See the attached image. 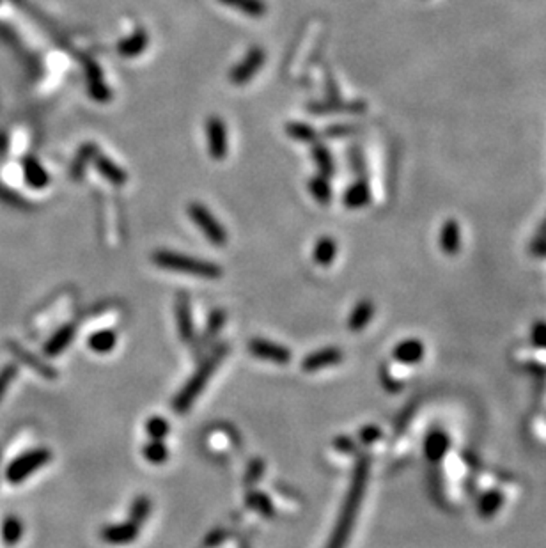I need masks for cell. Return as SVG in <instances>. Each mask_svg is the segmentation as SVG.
<instances>
[{
	"mask_svg": "<svg viewBox=\"0 0 546 548\" xmlns=\"http://www.w3.org/2000/svg\"><path fill=\"white\" fill-rule=\"evenodd\" d=\"M367 477H369V458L362 456L358 458L357 467L353 472V480H351V486L348 490L346 498H344L343 510L337 518V524L334 527L330 541H328L327 548H344L346 547L348 540L351 536L353 531V521L357 518L358 510H360L362 498H364V491L367 486Z\"/></svg>",
	"mask_w": 546,
	"mask_h": 548,
	"instance_id": "cell-1",
	"label": "cell"
},
{
	"mask_svg": "<svg viewBox=\"0 0 546 548\" xmlns=\"http://www.w3.org/2000/svg\"><path fill=\"white\" fill-rule=\"evenodd\" d=\"M153 261L154 265H158L163 270L202 277V279H219L222 275V270H220L216 263L197 259V257L192 256H183V254L170 252V250H156L153 254Z\"/></svg>",
	"mask_w": 546,
	"mask_h": 548,
	"instance_id": "cell-2",
	"label": "cell"
},
{
	"mask_svg": "<svg viewBox=\"0 0 546 548\" xmlns=\"http://www.w3.org/2000/svg\"><path fill=\"white\" fill-rule=\"evenodd\" d=\"M226 353H227V346H220V348L209 356L208 361L204 362V364L193 373V376L190 378L189 384L181 389L179 394L176 396V399H174L172 403L174 410H176L177 414H186V412L190 410V407L195 403V399L199 398L200 392L206 389L209 378H212L213 373L216 371V368H219V364L222 362L223 356H226Z\"/></svg>",
	"mask_w": 546,
	"mask_h": 548,
	"instance_id": "cell-3",
	"label": "cell"
},
{
	"mask_svg": "<svg viewBox=\"0 0 546 548\" xmlns=\"http://www.w3.org/2000/svg\"><path fill=\"white\" fill-rule=\"evenodd\" d=\"M50 460H52L50 449L39 447V449H34V451H29L11 461V465H9L8 470H6V477H8L9 483L13 484L24 483L29 475H32L34 472H38L39 468L45 467Z\"/></svg>",
	"mask_w": 546,
	"mask_h": 548,
	"instance_id": "cell-4",
	"label": "cell"
},
{
	"mask_svg": "<svg viewBox=\"0 0 546 548\" xmlns=\"http://www.w3.org/2000/svg\"><path fill=\"white\" fill-rule=\"evenodd\" d=\"M190 217H192L195 226L202 231L204 236L208 238L213 245H226V231L220 226L219 220H216L202 204H192V206H190Z\"/></svg>",
	"mask_w": 546,
	"mask_h": 548,
	"instance_id": "cell-5",
	"label": "cell"
},
{
	"mask_svg": "<svg viewBox=\"0 0 546 548\" xmlns=\"http://www.w3.org/2000/svg\"><path fill=\"white\" fill-rule=\"evenodd\" d=\"M249 352L261 361L273 362V364H288L291 361V352L286 346L277 345V342L266 341V339L254 338L249 342Z\"/></svg>",
	"mask_w": 546,
	"mask_h": 548,
	"instance_id": "cell-6",
	"label": "cell"
},
{
	"mask_svg": "<svg viewBox=\"0 0 546 548\" xmlns=\"http://www.w3.org/2000/svg\"><path fill=\"white\" fill-rule=\"evenodd\" d=\"M343 359H344L343 352H341L339 348H335V346H330V348L318 349V352H314V353H311V355L305 356L304 362H302V369H304L305 373L321 371V369L337 366L339 362L343 361Z\"/></svg>",
	"mask_w": 546,
	"mask_h": 548,
	"instance_id": "cell-7",
	"label": "cell"
},
{
	"mask_svg": "<svg viewBox=\"0 0 546 548\" xmlns=\"http://www.w3.org/2000/svg\"><path fill=\"white\" fill-rule=\"evenodd\" d=\"M137 536H139V526L131 520L117 524V526H107L101 531L103 541L110 545H128L137 540Z\"/></svg>",
	"mask_w": 546,
	"mask_h": 548,
	"instance_id": "cell-8",
	"label": "cell"
},
{
	"mask_svg": "<svg viewBox=\"0 0 546 548\" xmlns=\"http://www.w3.org/2000/svg\"><path fill=\"white\" fill-rule=\"evenodd\" d=\"M176 319H177V330H179L181 341L192 342L193 341L192 312H190V300L185 293H179L176 298Z\"/></svg>",
	"mask_w": 546,
	"mask_h": 548,
	"instance_id": "cell-9",
	"label": "cell"
},
{
	"mask_svg": "<svg viewBox=\"0 0 546 548\" xmlns=\"http://www.w3.org/2000/svg\"><path fill=\"white\" fill-rule=\"evenodd\" d=\"M450 440L447 437L445 431L442 430H433L429 435L426 437V442H424V452H426V458L431 461V463H438L443 456L449 451Z\"/></svg>",
	"mask_w": 546,
	"mask_h": 548,
	"instance_id": "cell-10",
	"label": "cell"
},
{
	"mask_svg": "<svg viewBox=\"0 0 546 548\" xmlns=\"http://www.w3.org/2000/svg\"><path fill=\"white\" fill-rule=\"evenodd\" d=\"M208 146L209 153L213 158H223L227 151V138H226V128L223 123L219 117L209 119L208 123Z\"/></svg>",
	"mask_w": 546,
	"mask_h": 548,
	"instance_id": "cell-11",
	"label": "cell"
},
{
	"mask_svg": "<svg viewBox=\"0 0 546 548\" xmlns=\"http://www.w3.org/2000/svg\"><path fill=\"white\" fill-rule=\"evenodd\" d=\"M394 359L401 364H417L424 359V345L419 339H406L394 348Z\"/></svg>",
	"mask_w": 546,
	"mask_h": 548,
	"instance_id": "cell-12",
	"label": "cell"
},
{
	"mask_svg": "<svg viewBox=\"0 0 546 548\" xmlns=\"http://www.w3.org/2000/svg\"><path fill=\"white\" fill-rule=\"evenodd\" d=\"M73 338H75V325H71L70 323V325L61 326V329H59L57 332L48 339V342L45 345V348H43V352L47 353L48 356L61 355V353L71 345Z\"/></svg>",
	"mask_w": 546,
	"mask_h": 548,
	"instance_id": "cell-13",
	"label": "cell"
},
{
	"mask_svg": "<svg viewBox=\"0 0 546 548\" xmlns=\"http://www.w3.org/2000/svg\"><path fill=\"white\" fill-rule=\"evenodd\" d=\"M373 316H374L373 302H369V300H362V302H358L357 305H355L353 311H351L350 319H348V326H350V330H353V332H360V330H364L367 325H369Z\"/></svg>",
	"mask_w": 546,
	"mask_h": 548,
	"instance_id": "cell-14",
	"label": "cell"
},
{
	"mask_svg": "<svg viewBox=\"0 0 546 548\" xmlns=\"http://www.w3.org/2000/svg\"><path fill=\"white\" fill-rule=\"evenodd\" d=\"M89 348L93 349L94 353H100V355H105V353H110L112 349L116 348L117 345V333L110 329H103V330H96L94 333H91V338L87 341Z\"/></svg>",
	"mask_w": 546,
	"mask_h": 548,
	"instance_id": "cell-15",
	"label": "cell"
},
{
	"mask_svg": "<svg viewBox=\"0 0 546 548\" xmlns=\"http://www.w3.org/2000/svg\"><path fill=\"white\" fill-rule=\"evenodd\" d=\"M9 348H11L13 355L16 356V359H20V361L24 362V364H27L29 368L34 369L36 373H39L41 376H47V378H55V371L52 368H48L47 364H43L41 361H39L38 356L31 355V352H27V349H24L20 345H16V342H9Z\"/></svg>",
	"mask_w": 546,
	"mask_h": 548,
	"instance_id": "cell-16",
	"label": "cell"
},
{
	"mask_svg": "<svg viewBox=\"0 0 546 548\" xmlns=\"http://www.w3.org/2000/svg\"><path fill=\"white\" fill-rule=\"evenodd\" d=\"M263 59H265V55H263L261 50L250 52L249 57H246L245 61L238 66V69H236L235 73H233V80H235V84H243L245 80H249V78L258 71L259 66L263 64Z\"/></svg>",
	"mask_w": 546,
	"mask_h": 548,
	"instance_id": "cell-17",
	"label": "cell"
},
{
	"mask_svg": "<svg viewBox=\"0 0 546 548\" xmlns=\"http://www.w3.org/2000/svg\"><path fill=\"white\" fill-rule=\"evenodd\" d=\"M504 504V495L499 490H489L479 498L477 504V513L481 518H492L499 513V510Z\"/></svg>",
	"mask_w": 546,
	"mask_h": 548,
	"instance_id": "cell-18",
	"label": "cell"
},
{
	"mask_svg": "<svg viewBox=\"0 0 546 548\" xmlns=\"http://www.w3.org/2000/svg\"><path fill=\"white\" fill-rule=\"evenodd\" d=\"M245 500H246V506H249L250 510H254L256 513L261 514V517L270 518L275 514L272 498H270L266 493H263V491L250 490L249 493H246Z\"/></svg>",
	"mask_w": 546,
	"mask_h": 548,
	"instance_id": "cell-19",
	"label": "cell"
},
{
	"mask_svg": "<svg viewBox=\"0 0 546 548\" xmlns=\"http://www.w3.org/2000/svg\"><path fill=\"white\" fill-rule=\"evenodd\" d=\"M335 254H337V245H335L334 240L332 238H323V240L316 243L312 257H314L318 265L328 266L335 259Z\"/></svg>",
	"mask_w": 546,
	"mask_h": 548,
	"instance_id": "cell-20",
	"label": "cell"
},
{
	"mask_svg": "<svg viewBox=\"0 0 546 548\" xmlns=\"http://www.w3.org/2000/svg\"><path fill=\"white\" fill-rule=\"evenodd\" d=\"M22 536H24V524L20 521V518H6L4 524H2V541H4L8 547H13V545L20 543Z\"/></svg>",
	"mask_w": 546,
	"mask_h": 548,
	"instance_id": "cell-21",
	"label": "cell"
},
{
	"mask_svg": "<svg viewBox=\"0 0 546 548\" xmlns=\"http://www.w3.org/2000/svg\"><path fill=\"white\" fill-rule=\"evenodd\" d=\"M440 245L447 254H456L459 249V229L454 222H449L440 234Z\"/></svg>",
	"mask_w": 546,
	"mask_h": 548,
	"instance_id": "cell-22",
	"label": "cell"
},
{
	"mask_svg": "<svg viewBox=\"0 0 546 548\" xmlns=\"http://www.w3.org/2000/svg\"><path fill=\"white\" fill-rule=\"evenodd\" d=\"M142 454L149 463L160 465L169 458V449H167V445L162 440H151L149 444L144 445Z\"/></svg>",
	"mask_w": 546,
	"mask_h": 548,
	"instance_id": "cell-23",
	"label": "cell"
},
{
	"mask_svg": "<svg viewBox=\"0 0 546 548\" xmlns=\"http://www.w3.org/2000/svg\"><path fill=\"white\" fill-rule=\"evenodd\" d=\"M151 513V500L147 497H137L130 507V520L137 526L144 524Z\"/></svg>",
	"mask_w": 546,
	"mask_h": 548,
	"instance_id": "cell-24",
	"label": "cell"
},
{
	"mask_svg": "<svg viewBox=\"0 0 546 548\" xmlns=\"http://www.w3.org/2000/svg\"><path fill=\"white\" fill-rule=\"evenodd\" d=\"M146 431L153 440H163L167 437V433L170 431V426L167 422V419L160 417V415H153L147 419Z\"/></svg>",
	"mask_w": 546,
	"mask_h": 548,
	"instance_id": "cell-25",
	"label": "cell"
},
{
	"mask_svg": "<svg viewBox=\"0 0 546 548\" xmlns=\"http://www.w3.org/2000/svg\"><path fill=\"white\" fill-rule=\"evenodd\" d=\"M226 4L235 6V8L242 9L243 13H249L252 16H258L265 13V6L261 0H223Z\"/></svg>",
	"mask_w": 546,
	"mask_h": 548,
	"instance_id": "cell-26",
	"label": "cell"
},
{
	"mask_svg": "<svg viewBox=\"0 0 546 548\" xmlns=\"http://www.w3.org/2000/svg\"><path fill=\"white\" fill-rule=\"evenodd\" d=\"M263 472H265V463H263L261 460H252L250 461V465L246 467V472H245V484L246 486H252V484L258 483L259 480H261Z\"/></svg>",
	"mask_w": 546,
	"mask_h": 548,
	"instance_id": "cell-27",
	"label": "cell"
},
{
	"mask_svg": "<svg viewBox=\"0 0 546 548\" xmlns=\"http://www.w3.org/2000/svg\"><path fill=\"white\" fill-rule=\"evenodd\" d=\"M223 322H226V312L223 311H213L212 316H209L208 322V329H206V339H213L216 333L220 332V329L223 326Z\"/></svg>",
	"mask_w": 546,
	"mask_h": 548,
	"instance_id": "cell-28",
	"label": "cell"
},
{
	"mask_svg": "<svg viewBox=\"0 0 546 548\" xmlns=\"http://www.w3.org/2000/svg\"><path fill=\"white\" fill-rule=\"evenodd\" d=\"M144 46H146V34H139L131 38L126 45H121L119 50L123 52V55H137Z\"/></svg>",
	"mask_w": 546,
	"mask_h": 548,
	"instance_id": "cell-29",
	"label": "cell"
},
{
	"mask_svg": "<svg viewBox=\"0 0 546 548\" xmlns=\"http://www.w3.org/2000/svg\"><path fill=\"white\" fill-rule=\"evenodd\" d=\"M100 171L105 174V176L108 178V180L112 181V183L121 185L124 181V174L121 173L119 169H116V167H114V165H112L108 160H101L100 161Z\"/></svg>",
	"mask_w": 546,
	"mask_h": 548,
	"instance_id": "cell-30",
	"label": "cell"
},
{
	"mask_svg": "<svg viewBox=\"0 0 546 548\" xmlns=\"http://www.w3.org/2000/svg\"><path fill=\"white\" fill-rule=\"evenodd\" d=\"M532 342L538 348L546 349V322H536L532 326Z\"/></svg>",
	"mask_w": 546,
	"mask_h": 548,
	"instance_id": "cell-31",
	"label": "cell"
},
{
	"mask_svg": "<svg viewBox=\"0 0 546 548\" xmlns=\"http://www.w3.org/2000/svg\"><path fill=\"white\" fill-rule=\"evenodd\" d=\"M15 376H16V368L13 364L6 366V368L0 371V399H2V396L6 394V391H8L9 384H11Z\"/></svg>",
	"mask_w": 546,
	"mask_h": 548,
	"instance_id": "cell-32",
	"label": "cell"
},
{
	"mask_svg": "<svg viewBox=\"0 0 546 548\" xmlns=\"http://www.w3.org/2000/svg\"><path fill=\"white\" fill-rule=\"evenodd\" d=\"M358 437H360L362 444H366V445L374 444L376 440H380L381 430L378 428V426H366V428H362L360 435H358Z\"/></svg>",
	"mask_w": 546,
	"mask_h": 548,
	"instance_id": "cell-33",
	"label": "cell"
},
{
	"mask_svg": "<svg viewBox=\"0 0 546 548\" xmlns=\"http://www.w3.org/2000/svg\"><path fill=\"white\" fill-rule=\"evenodd\" d=\"M335 449L339 452H344V454H351V452H355V444L350 437H339L335 440Z\"/></svg>",
	"mask_w": 546,
	"mask_h": 548,
	"instance_id": "cell-34",
	"label": "cell"
},
{
	"mask_svg": "<svg viewBox=\"0 0 546 548\" xmlns=\"http://www.w3.org/2000/svg\"><path fill=\"white\" fill-rule=\"evenodd\" d=\"M381 380H383V387L387 389L389 392H397L401 387H403V385H401L397 380H394L392 376L389 375V371H387V369L381 373Z\"/></svg>",
	"mask_w": 546,
	"mask_h": 548,
	"instance_id": "cell-35",
	"label": "cell"
}]
</instances>
